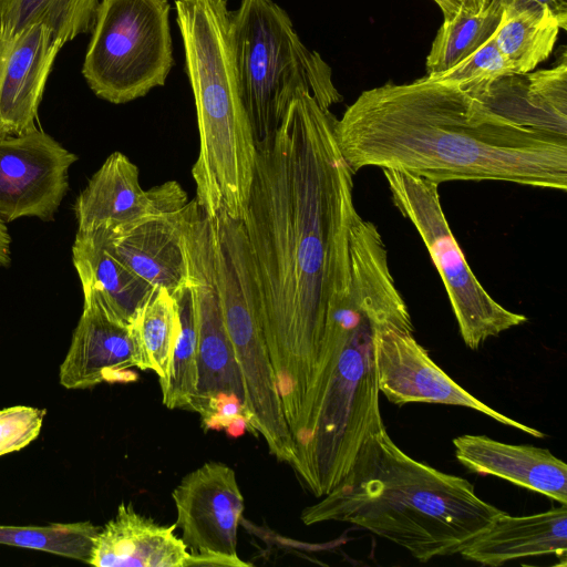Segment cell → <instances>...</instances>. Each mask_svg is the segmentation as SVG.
Here are the masks:
<instances>
[{
  "mask_svg": "<svg viewBox=\"0 0 567 567\" xmlns=\"http://www.w3.org/2000/svg\"><path fill=\"white\" fill-rule=\"evenodd\" d=\"M337 117L305 92L257 144L241 219L286 421L306 436L331 303L349 275L359 215L353 175L338 146Z\"/></svg>",
  "mask_w": 567,
  "mask_h": 567,
  "instance_id": "cell-1",
  "label": "cell"
},
{
  "mask_svg": "<svg viewBox=\"0 0 567 567\" xmlns=\"http://www.w3.org/2000/svg\"><path fill=\"white\" fill-rule=\"evenodd\" d=\"M334 132L354 174L374 166L437 185L502 181L567 189V138L507 121L458 85L426 76L363 91Z\"/></svg>",
  "mask_w": 567,
  "mask_h": 567,
  "instance_id": "cell-2",
  "label": "cell"
},
{
  "mask_svg": "<svg viewBox=\"0 0 567 567\" xmlns=\"http://www.w3.org/2000/svg\"><path fill=\"white\" fill-rule=\"evenodd\" d=\"M384 328L414 331L378 227L359 223L349 236V276L329 310L307 436L292 465L316 497L329 494L365 441L385 429L373 357V337Z\"/></svg>",
  "mask_w": 567,
  "mask_h": 567,
  "instance_id": "cell-3",
  "label": "cell"
},
{
  "mask_svg": "<svg viewBox=\"0 0 567 567\" xmlns=\"http://www.w3.org/2000/svg\"><path fill=\"white\" fill-rule=\"evenodd\" d=\"M501 512L467 480L409 456L384 429L365 441L341 482L300 518L307 526L350 523L426 563L460 554Z\"/></svg>",
  "mask_w": 567,
  "mask_h": 567,
  "instance_id": "cell-4",
  "label": "cell"
},
{
  "mask_svg": "<svg viewBox=\"0 0 567 567\" xmlns=\"http://www.w3.org/2000/svg\"><path fill=\"white\" fill-rule=\"evenodd\" d=\"M175 11L199 135L195 199L212 219H243L257 145L237 75L231 10L227 0H176Z\"/></svg>",
  "mask_w": 567,
  "mask_h": 567,
  "instance_id": "cell-5",
  "label": "cell"
},
{
  "mask_svg": "<svg viewBox=\"0 0 567 567\" xmlns=\"http://www.w3.org/2000/svg\"><path fill=\"white\" fill-rule=\"evenodd\" d=\"M238 81L256 145L279 126L305 92L326 110L342 100L321 55L308 49L289 14L272 0H240L231 10Z\"/></svg>",
  "mask_w": 567,
  "mask_h": 567,
  "instance_id": "cell-6",
  "label": "cell"
},
{
  "mask_svg": "<svg viewBox=\"0 0 567 567\" xmlns=\"http://www.w3.org/2000/svg\"><path fill=\"white\" fill-rule=\"evenodd\" d=\"M212 220L217 289L244 381L249 433L261 436L270 454L292 466L295 443L270 360L260 295L243 221L225 215Z\"/></svg>",
  "mask_w": 567,
  "mask_h": 567,
  "instance_id": "cell-7",
  "label": "cell"
},
{
  "mask_svg": "<svg viewBox=\"0 0 567 567\" xmlns=\"http://www.w3.org/2000/svg\"><path fill=\"white\" fill-rule=\"evenodd\" d=\"M168 0H100L82 74L100 99L124 104L163 86L174 65Z\"/></svg>",
  "mask_w": 567,
  "mask_h": 567,
  "instance_id": "cell-8",
  "label": "cell"
},
{
  "mask_svg": "<svg viewBox=\"0 0 567 567\" xmlns=\"http://www.w3.org/2000/svg\"><path fill=\"white\" fill-rule=\"evenodd\" d=\"M186 254L198 328L196 384L187 410L199 415L205 431L237 437L249 432L246 393L217 289L213 220L200 207L186 231Z\"/></svg>",
  "mask_w": 567,
  "mask_h": 567,
  "instance_id": "cell-9",
  "label": "cell"
},
{
  "mask_svg": "<svg viewBox=\"0 0 567 567\" xmlns=\"http://www.w3.org/2000/svg\"><path fill=\"white\" fill-rule=\"evenodd\" d=\"M392 202L415 227L444 284L464 343L478 349L487 339L527 321L499 305L474 276L445 218L439 185L383 169Z\"/></svg>",
  "mask_w": 567,
  "mask_h": 567,
  "instance_id": "cell-10",
  "label": "cell"
},
{
  "mask_svg": "<svg viewBox=\"0 0 567 567\" xmlns=\"http://www.w3.org/2000/svg\"><path fill=\"white\" fill-rule=\"evenodd\" d=\"M176 527L190 549V566L246 567L237 554L245 502L236 474L221 462H206L173 491Z\"/></svg>",
  "mask_w": 567,
  "mask_h": 567,
  "instance_id": "cell-11",
  "label": "cell"
},
{
  "mask_svg": "<svg viewBox=\"0 0 567 567\" xmlns=\"http://www.w3.org/2000/svg\"><path fill=\"white\" fill-rule=\"evenodd\" d=\"M198 208L176 181H168L159 204L136 220L99 228L109 248L152 287L172 295L189 281L186 231Z\"/></svg>",
  "mask_w": 567,
  "mask_h": 567,
  "instance_id": "cell-12",
  "label": "cell"
},
{
  "mask_svg": "<svg viewBox=\"0 0 567 567\" xmlns=\"http://www.w3.org/2000/svg\"><path fill=\"white\" fill-rule=\"evenodd\" d=\"M79 159L51 135L34 130L0 136V218L52 220L69 189V171Z\"/></svg>",
  "mask_w": 567,
  "mask_h": 567,
  "instance_id": "cell-13",
  "label": "cell"
},
{
  "mask_svg": "<svg viewBox=\"0 0 567 567\" xmlns=\"http://www.w3.org/2000/svg\"><path fill=\"white\" fill-rule=\"evenodd\" d=\"M373 357L379 391L396 405L425 402L468 408L534 437H545L540 431L497 412L458 385L430 358L412 330H378Z\"/></svg>",
  "mask_w": 567,
  "mask_h": 567,
  "instance_id": "cell-14",
  "label": "cell"
},
{
  "mask_svg": "<svg viewBox=\"0 0 567 567\" xmlns=\"http://www.w3.org/2000/svg\"><path fill=\"white\" fill-rule=\"evenodd\" d=\"M62 47L52 30L41 23L0 43V136L38 128L39 105Z\"/></svg>",
  "mask_w": 567,
  "mask_h": 567,
  "instance_id": "cell-15",
  "label": "cell"
},
{
  "mask_svg": "<svg viewBox=\"0 0 567 567\" xmlns=\"http://www.w3.org/2000/svg\"><path fill=\"white\" fill-rule=\"evenodd\" d=\"M140 352L132 326L110 319L93 305L83 303L59 379L66 389H89L101 383L135 382Z\"/></svg>",
  "mask_w": 567,
  "mask_h": 567,
  "instance_id": "cell-16",
  "label": "cell"
},
{
  "mask_svg": "<svg viewBox=\"0 0 567 567\" xmlns=\"http://www.w3.org/2000/svg\"><path fill=\"white\" fill-rule=\"evenodd\" d=\"M463 90L507 121L567 138L565 48L560 62L551 69L503 75Z\"/></svg>",
  "mask_w": 567,
  "mask_h": 567,
  "instance_id": "cell-17",
  "label": "cell"
},
{
  "mask_svg": "<svg viewBox=\"0 0 567 567\" xmlns=\"http://www.w3.org/2000/svg\"><path fill=\"white\" fill-rule=\"evenodd\" d=\"M453 445L455 457L468 472L493 475L567 504V465L549 450L480 434L457 436Z\"/></svg>",
  "mask_w": 567,
  "mask_h": 567,
  "instance_id": "cell-18",
  "label": "cell"
},
{
  "mask_svg": "<svg viewBox=\"0 0 567 567\" xmlns=\"http://www.w3.org/2000/svg\"><path fill=\"white\" fill-rule=\"evenodd\" d=\"M72 262L83 291L110 319L132 326L154 287L131 270L105 244L101 233L76 230Z\"/></svg>",
  "mask_w": 567,
  "mask_h": 567,
  "instance_id": "cell-19",
  "label": "cell"
},
{
  "mask_svg": "<svg viewBox=\"0 0 567 567\" xmlns=\"http://www.w3.org/2000/svg\"><path fill=\"white\" fill-rule=\"evenodd\" d=\"M122 503L100 528L87 564L97 567H189L190 553L174 530Z\"/></svg>",
  "mask_w": 567,
  "mask_h": 567,
  "instance_id": "cell-20",
  "label": "cell"
},
{
  "mask_svg": "<svg viewBox=\"0 0 567 567\" xmlns=\"http://www.w3.org/2000/svg\"><path fill=\"white\" fill-rule=\"evenodd\" d=\"M166 187L167 182L144 190L137 166L123 153L113 152L75 198L78 230L132 223L159 204Z\"/></svg>",
  "mask_w": 567,
  "mask_h": 567,
  "instance_id": "cell-21",
  "label": "cell"
},
{
  "mask_svg": "<svg viewBox=\"0 0 567 567\" xmlns=\"http://www.w3.org/2000/svg\"><path fill=\"white\" fill-rule=\"evenodd\" d=\"M566 553L567 504L526 516L502 511L460 551L466 560L492 567L543 555H556L566 564Z\"/></svg>",
  "mask_w": 567,
  "mask_h": 567,
  "instance_id": "cell-22",
  "label": "cell"
},
{
  "mask_svg": "<svg viewBox=\"0 0 567 567\" xmlns=\"http://www.w3.org/2000/svg\"><path fill=\"white\" fill-rule=\"evenodd\" d=\"M502 7L496 44L515 74L532 72L548 59L559 31L566 29L546 6L535 0H512Z\"/></svg>",
  "mask_w": 567,
  "mask_h": 567,
  "instance_id": "cell-23",
  "label": "cell"
},
{
  "mask_svg": "<svg viewBox=\"0 0 567 567\" xmlns=\"http://www.w3.org/2000/svg\"><path fill=\"white\" fill-rule=\"evenodd\" d=\"M100 0H0V43L41 23L64 45L91 31Z\"/></svg>",
  "mask_w": 567,
  "mask_h": 567,
  "instance_id": "cell-24",
  "label": "cell"
},
{
  "mask_svg": "<svg viewBox=\"0 0 567 567\" xmlns=\"http://www.w3.org/2000/svg\"><path fill=\"white\" fill-rule=\"evenodd\" d=\"M140 352V370H151L165 379L179 332L178 305L162 287L154 288L132 324Z\"/></svg>",
  "mask_w": 567,
  "mask_h": 567,
  "instance_id": "cell-25",
  "label": "cell"
},
{
  "mask_svg": "<svg viewBox=\"0 0 567 567\" xmlns=\"http://www.w3.org/2000/svg\"><path fill=\"white\" fill-rule=\"evenodd\" d=\"M502 10V0H491L476 14L443 21L426 58L427 75L443 73L478 50L495 33Z\"/></svg>",
  "mask_w": 567,
  "mask_h": 567,
  "instance_id": "cell-26",
  "label": "cell"
},
{
  "mask_svg": "<svg viewBox=\"0 0 567 567\" xmlns=\"http://www.w3.org/2000/svg\"><path fill=\"white\" fill-rule=\"evenodd\" d=\"M179 332L165 379L159 381L163 404L171 410L187 409L195 391L198 344L197 317L189 281L175 292Z\"/></svg>",
  "mask_w": 567,
  "mask_h": 567,
  "instance_id": "cell-27",
  "label": "cell"
},
{
  "mask_svg": "<svg viewBox=\"0 0 567 567\" xmlns=\"http://www.w3.org/2000/svg\"><path fill=\"white\" fill-rule=\"evenodd\" d=\"M99 529L91 522L58 523L42 527L0 525V544L87 563Z\"/></svg>",
  "mask_w": 567,
  "mask_h": 567,
  "instance_id": "cell-28",
  "label": "cell"
},
{
  "mask_svg": "<svg viewBox=\"0 0 567 567\" xmlns=\"http://www.w3.org/2000/svg\"><path fill=\"white\" fill-rule=\"evenodd\" d=\"M509 74L515 73L501 53L494 33L478 50L455 66L440 74L426 75V78L432 81L456 84L464 89Z\"/></svg>",
  "mask_w": 567,
  "mask_h": 567,
  "instance_id": "cell-29",
  "label": "cell"
},
{
  "mask_svg": "<svg viewBox=\"0 0 567 567\" xmlns=\"http://www.w3.org/2000/svg\"><path fill=\"white\" fill-rule=\"evenodd\" d=\"M45 413L43 409L25 405L0 410V456L20 451L34 441Z\"/></svg>",
  "mask_w": 567,
  "mask_h": 567,
  "instance_id": "cell-30",
  "label": "cell"
},
{
  "mask_svg": "<svg viewBox=\"0 0 567 567\" xmlns=\"http://www.w3.org/2000/svg\"><path fill=\"white\" fill-rule=\"evenodd\" d=\"M443 13L444 21H450L458 14H476L483 11L491 0H433Z\"/></svg>",
  "mask_w": 567,
  "mask_h": 567,
  "instance_id": "cell-31",
  "label": "cell"
},
{
  "mask_svg": "<svg viewBox=\"0 0 567 567\" xmlns=\"http://www.w3.org/2000/svg\"><path fill=\"white\" fill-rule=\"evenodd\" d=\"M512 0H502V4H506ZM546 6L567 29V0H535Z\"/></svg>",
  "mask_w": 567,
  "mask_h": 567,
  "instance_id": "cell-32",
  "label": "cell"
}]
</instances>
